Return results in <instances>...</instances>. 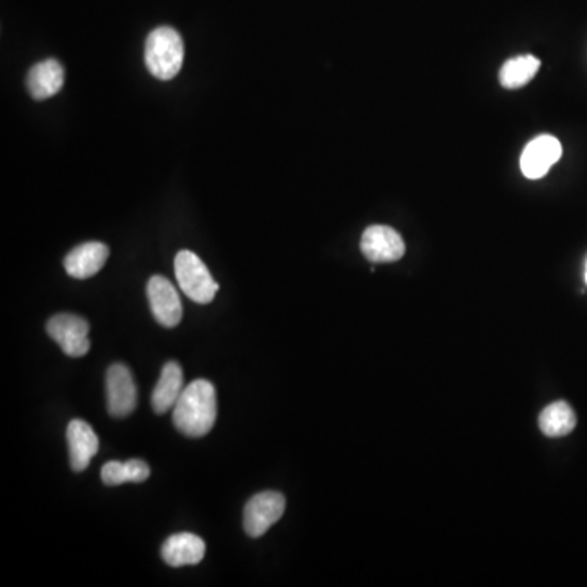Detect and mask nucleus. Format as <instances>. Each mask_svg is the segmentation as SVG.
<instances>
[{
	"mask_svg": "<svg viewBox=\"0 0 587 587\" xmlns=\"http://www.w3.org/2000/svg\"><path fill=\"white\" fill-rule=\"evenodd\" d=\"M540 64L542 62L530 54L509 59L499 71V84L503 85L504 89H521L534 79L535 74L539 72Z\"/></svg>",
	"mask_w": 587,
	"mask_h": 587,
	"instance_id": "2eb2a0df",
	"label": "nucleus"
},
{
	"mask_svg": "<svg viewBox=\"0 0 587 587\" xmlns=\"http://www.w3.org/2000/svg\"><path fill=\"white\" fill-rule=\"evenodd\" d=\"M106 405L108 413L115 418H124L136 410V384L124 364H113L106 372Z\"/></svg>",
	"mask_w": 587,
	"mask_h": 587,
	"instance_id": "423d86ee",
	"label": "nucleus"
},
{
	"mask_svg": "<svg viewBox=\"0 0 587 587\" xmlns=\"http://www.w3.org/2000/svg\"><path fill=\"white\" fill-rule=\"evenodd\" d=\"M110 248L102 242L82 243L74 248L64 260V268L71 278L89 279L105 266Z\"/></svg>",
	"mask_w": 587,
	"mask_h": 587,
	"instance_id": "9b49d317",
	"label": "nucleus"
},
{
	"mask_svg": "<svg viewBox=\"0 0 587 587\" xmlns=\"http://www.w3.org/2000/svg\"><path fill=\"white\" fill-rule=\"evenodd\" d=\"M539 426L545 436H566L576 426V415L568 403L555 402L540 413Z\"/></svg>",
	"mask_w": 587,
	"mask_h": 587,
	"instance_id": "f3484780",
	"label": "nucleus"
},
{
	"mask_svg": "<svg viewBox=\"0 0 587 587\" xmlns=\"http://www.w3.org/2000/svg\"><path fill=\"white\" fill-rule=\"evenodd\" d=\"M185 59L180 33L170 27L155 28L146 40V66L152 76L172 80L178 76Z\"/></svg>",
	"mask_w": 587,
	"mask_h": 587,
	"instance_id": "f03ea898",
	"label": "nucleus"
},
{
	"mask_svg": "<svg viewBox=\"0 0 587 587\" xmlns=\"http://www.w3.org/2000/svg\"><path fill=\"white\" fill-rule=\"evenodd\" d=\"M175 276L181 291L196 304H209L219 291V284L212 278L208 266L190 250H181L175 256Z\"/></svg>",
	"mask_w": 587,
	"mask_h": 587,
	"instance_id": "7ed1b4c3",
	"label": "nucleus"
},
{
	"mask_svg": "<svg viewBox=\"0 0 587 587\" xmlns=\"http://www.w3.org/2000/svg\"><path fill=\"white\" fill-rule=\"evenodd\" d=\"M586 283H587V265H586Z\"/></svg>",
	"mask_w": 587,
	"mask_h": 587,
	"instance_id": "a211bd4d",
	"label": "nucleus"
},
{
	"mask_svg": "<svg viewBox=\"0 0 587 587\" xmlns=\"http://www.w3.org/2000/svg\"><path fill=\"white\" fill-rule=\"evenodd\" d=\"M67 444L74 472L87 470L90 460L97 455L100 447V441L92 426L82 420H72L67 426Z\"/></svg>",
	"mask_w": 587,
	"mask_h": 587,
	"instance_id": "9d476101",
	"label": "nucleus"
},
{
	"mask_svg": "<svg viewBox=\"0 0 587 587\" xmlns=\"http://www.w3.org/2000/svg\"><path fill=\"white\" fill-rule=\"evenodd\" d=\"M217 418L216 389L209 380L198 379L186 385L175 407L173 424L186 437H203Z\"/></svg>",
	"mask_w": 587,
	"mask_h": 587,
	"instance_id": "f257e3e1",
	"label": "nucleus"
},
{
	"mask_svg": "<svg viewBox=\"0 0 587 587\" xmlns=\"http://www.w3.org/2000/svg\"><path fill=\"white\" fill-rule=\"evenodd\" d=\"M151 477V468L144 460L134 459L128 462H108L102 468V480L105 485L118 486L123 483L146 482Z\"/></svg>",
	"mask_w": 587,
	"mask_h": 587,
	"instance_id": "dca6fc26",
	"label": "nucleus"
},
{
	"mask_svg": "<svg viewBox=\"0 0 587 587\" xmlns=\"http://www.w3.org/2000/svg\"><path fill=\"white\" fill-rule=\"evenodd\" d=\"M64 85V67L56 59H46L31 67L27 89L35 100H46L61 92Z\"/></svg>",
	"mask_w": 587,
	"mask_h": 587,
	"instance_id": "ddd939ff",
	"label": "nucleus"
},
{
	"mask_svg": "<svg viewBox=\"0 0 587 587\" xmlns=\"http://www.w3.org/2000/svg\"><path fill=\"white\" fill-rule=\"evenodd\" d=\"M361 252L372 263H392L405 255V242L392 227L371 226L362 234Z\"/></svg>",
	"mask_w": 587,
	"mask_h": 587,
	"instance_id": "6e6552de",
	"label": "nucleus"
},
{
	"mask_svg": "<svg viewBox=\"0 0 587 587\" xmlns=\"http://www.w3.org/2000/svg\"><path fill=\"white\" fill-rule=\"evenodd\" d=\"M46 332L69 358H82L90 351L89 322L79 315H54L46 323Z\"/></svg>",
	"mask_w": 587,
	"mask_h": 587,
	"instance_id": "20e7f679",
	"label": "nucleus"
},
{
	"mask_svg": "<svg viewBox=\"0 0 587 587\" xmlns=\"http://www.w3.org/2000/svg\"><path fill=\"white\" fill-rule=\"evenodd\" d=\"M286 499L278 491H263L253 496L243 512V527L253 539L266 534L283 517Z\"/></svg>",
	"mask_w": 587,
	"mask_h": 587,
	"instance_id": "39448f33",
	"label": "nucleus"
},
{
	"mask_svg": "<svg viewBox=\"0 0 587 587\" xmlns=\"http://www.w3.org/2000/svg\"><path fill=\"white\" fill-rule=\"evenodd\" d=\"M183 389L185 387H183V371L180 364L175 361L167 362L152 392V408L155 413L164 415L168 410H172Z\"/></svg>",
	"mask_w": 587,
	"mask_h": 587,
	"instance_id": "4468645a",
	"label": "nucleus"
},
{
	"mask_svg": "<svg viewBox=\"0 0 587 587\" xmlns=\"http://www.w3.org/2000/svg\"><path fill=\"white\" fill-rule=\"evenodd\" d=\"M147 299L151 304L155 320L165 328L180 325L183 305L177 289L164 276H152L147 283Z\"/></svg>",
	"mask_w": 587,
	"mask_h": 587,
	"instance_id": "0eeeda50",
	"label": "nucleus"
},
{
	"mask_svg": "<svg viewBox=\"0 0 587 587\" xmlns=\"http://www.w3.org/2000/svg\"><path fill=\"white\" fill-rule=\"evenodd\" d=\"M206 553V543L190 532L172 535L162 545V558L172 568L193 566L201 563Z\"/></svg>",
	"mask_w": 587,
	"mask_h": 587,
	"instance_id": "f8f14e48",
	"label": "nucleus"
},
{
	"mask_svg": "<svg viewBox=\"0 0 587 587\" xmlns=\"http://www.w3.org/2000/svg\"><path fill=\"white\" fill-rule=\"evenodd\" d=\"M561 144L557 137L542 134L527 144L522 152L521 170L524 177L539 180L545 177L548 170L557 164L561 157Z\"/></svg>",
	"mask_w": 587,
	"mask_h": 587,
	"instance_id": "1a4fd4ad",
	"label": "nucleus"
}]
</instances>
